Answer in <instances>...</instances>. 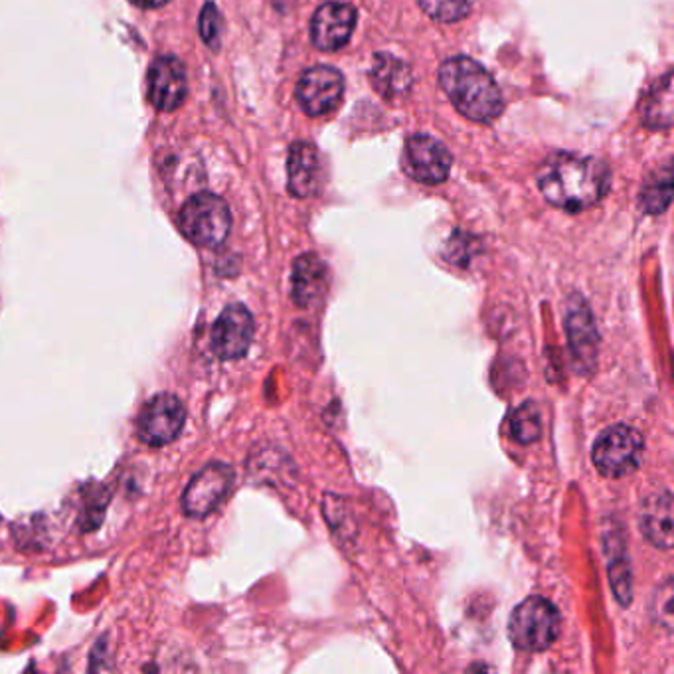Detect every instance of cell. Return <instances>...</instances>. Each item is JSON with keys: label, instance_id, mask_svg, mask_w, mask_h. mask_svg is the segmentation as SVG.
Wrapping results in <instances>:
<instances>
[{"label": "cell", "instance_id": "cell-1", "mask_svg": "<svg viewBox=\"0 0 674 674\" xmlns=\"http://www.w3.org/2000/svg\"><path fill=\"white\" fill-rule=\"evenodd\" d=\"M538 186L544 198L561 211H586L609 193L612 170L599 158L556 153L538 170Z\"/></svg>", "mask_w": 674, "mask_h": 674}, {"label": "cell", "instance_id": "cell-2", "mask_svg": "<svg viewBox=\"0 0 674 674\" xmlns=\"http://www.w3.org/2000/svg\"><path fill=\"white\" fill-rule=\"evenodd\" d=\"M439 84L459 114L477 123L495 121L505 104L499 86L479 61L456 56L441 64Z\"/></svg>", "mask_w": 674, "mask_h": 674}, {"label": "cell", "instance_id": "cell-3", "mask_svg": "<svg viewBox=\"0 0 674 674\" xmlns=\"http://www.w3.org/2000/svg\"><path fill=\"white\" fill-rule=\"evenodd\" d=\"M561 619L556 605L546 597L533 596L515 607L508 619V639L526 653L551 647L560 637Z\"/></svg>", "mask_w": 674, "mask_h": 674}, {"label": "cell", "instance_id": "cell-4", "mask_svg": "<svg viewBox=\"0 0 674 674\" xmlns=\"http://www.w3.org/2000/svg\"><path fill=\"white\" fill-rule=\"evenodd\" d=\"M183 236L198 247H219L229 236L232 212L224 198L216 194H194L184 202L178 214Z\"/></svg>", "mask_w": 674, "mask_h": 674}, {"label": "cell", "instance_id": "cell-5", "mask_svg": "<svg viewBox=\"0 0 674 674\" xmlns=\"http://www.w3.org/2000/svg\"><path fill=\"white\" fill-rule=\"evenodd\" d=\"M643 453L645 439L639 431L625 423H617L605 429L597 438L596 446L592 449V461L604 477L619 479L639 467Z\"/></svg>", "mask_w": 674, "mask_h": 674}, {"label": "cell", "instance_id": "cell-6", "mask_svg": "<svg viewBox=\"0 0 674 674\" xmlns=\"http://www.w3.org/2000/svg\"><path fill=\"white\" fill-rule=\"evenodd\" d=\"M234 485V469L226 463L206 465L184 489L183 510L193 518L212 515L228 497Z\"/></svg>", "mask_w": 674, "mask_h": 674}, {"label": "cell", "instance_id": "cell-7", "mask_svg": "<svg viewBox=\"0 0 674 674\" xmlns=\"http://www.w3.org/2000/svg\"><path fill=\"white\" fill-rule=\"evenodd\" d=\"M451 165L453 158L446 145L429 135H413L403 147V173L416 183L429 186L446 183Z\"/></svg>", "mask_w": 674, "mask_h": 674}, {"label": "cell", "instance_id": "cell-8", "mask_svg": "<svg viewBox=\"0 0 674 674\" xmlns=\"http://www.w3.org/2000/svg\"><path fill=\"white\" fill-rule=\"evenodd\" d=\"M184 421L186 410L183 402L173 394H158L143 408L137 431L145 446L165 447L180 436Z\"/></svg>", "mask_w": 674, "mask_h": 674}, {"label": "cell", "instance_id": "cell-9", "mask_svg": "<svg viewBox=\"0 0 674 674\" xmlns=\"http://www.w3.org/2000/svg\"><path fill=\"white\" fill-rule=\"evenodd\" d=\"M566 331H568L569 351L574 367L579 374H589L597 367V334L596 319L592 309L582 295H574L566 305Z\"/></svg>", "mask_w": 674, "mask_h": 674}, {"label": "cell", "instance_id": "cell-10", "mask_svg": "<svg viewBox=\"0 0 674 674\" xmlns=\"http://www.w3.org/2000/svg\"><path fill=\"white\" fill-rule=\"evenodd\" d=\"M254 316L242 303H232L219 313L212 326V351L222 360L242 359L254 341Z\"/></svg>", "mask_w": 674, "mask_h": 674}, {"label": "cell", "instance_id": "cell-11", "mask_svg": "<svg viewBox=\"0 0 674 674\" xmlns=\"http://www.w3.org/2000/svg\"><path fill=\"white\" fill-rule=\"evenodd\" d=\"M344 79L339 70L319 64L306 70L297 84V101L306 115L333 114L341 106Z\"/></svg>", "mask_w": 674, "mask_h": 674}, {"label": "cell", "instance_id": "cell-12", "mask_svg": "<svg viewBox=\"0 0 674 674\" xmlns=\"http://www.w3.org/2000/svg\"><path fill=\"white\" fill-rule=\"evenodd\" d=\"M356 28V10L346 2H324L311 20L313 45L323 52H336L349 45Z\"/></svg>", "mask_w": 674, "mask_h": 674}, {"label": "cell", "instance_id": "cell-13", "mask_svg": "<svg viewBox=\"0 0 674 674\" xmlns=\"http://www.w3.org/2000/svg\"><path fill=\"white\" fill-rule=\"evenodd\" d=\"M188 94V78L183 61L163 56L149 70V101L157 111H176Z\"/></svg>", "mask_w": 674, "mask_h": 674}, {"label": "cell", "instance_id": "cell-14", "mask_svg": "<svg viewBox=\"0 0 674 674\" xmlns=\"http://www.w3.org/2000/svg\"><path fill=\"white\" fill-rule=\"evenodd\" d=\"M324 183V165L321 153L313 143H293L287 158V186L295 198H311Z\"/></svg>", "mask_w": 674, "mask_h": 674}, {"label": "cell", "instance_id": "cell-15", "mask_svg": "<svg viewBox=\"0 0 674 674\" xmlns=\"http://www.w3.org/2000/svg\"><path fill=\"white\" fill-rule=\"evenodd\" d=\"M329 287V270L316 254L299 255L291 273V297L301 309L313 306Z\"/></svg>", "mask_w": 674, "mask_h": 674}, {"label": "cell", "instance_id": "cell-16", "mask_svg": "<svg viewBox=\"0 0 674 674\" xmlns=\"http://www.w3.org/2000/svg\"><path fill=\"white\" fill-rule=\"evenodd\" d=\"M641 533L661 550L673 548V497L661 490L643 500L639 512Z\"/></svg>", "mask_w": 674, "mask_h": 674}, {"label": "cell", "instance_id": "cell-17", "mask_svg": "<svg viewBox=\"0 0 674 674\" xmlns=\"http://www.w3.org/2000/svg\"><path fill=\"white\" fill-rule=\"evenodd\" d=\"M370 81L384 99H400L412 91V68L392 53H377L370 66Z\"/></svg>", "mask_w": 674, "mask_h": 674}, {"label": "cell", "instance_id": "cell-18", "mask_svg": "<svg viewBox=\"0 0 674 674\" xmlns=\"http://www.w3.org/2000/svg\"><path fill=\"white\" fill-rule=\"evenodd\" d=\"M641 121L651 129H668L673 125V74L666 71L641 99Z\"/></svg>", "mask_w": 674, "mask_h": 674}, {"label": "cell", "instance_id": "cell-19", "mask_svg": "<svg viewBox=\"0 0 674 674\" xmlns=\"http://www.w3.org/2000/svg\"><path fill=\"white\" fill-rule=\"evenodd\" d=\"M673 201V168L671 163L657 168L641 186L639 206L647 214H663Z\"/></svg>", "mask_w": 674, "mask_h": 674}, {"label": "cell", "instance_id": "cell-20", "mask_svg": "<svg viewBox=\"0 0 674 674\" xmlns=\"http://www.w3.org/2000/svg\"><path fill=\"white\" fill-rule=\"evenodd\" d=\"M510 431H512V438L517 439L518 443L528 446V443H535L543 436V418L540 412L536 408V403L526 402L525 406H520L512 421H510Z\"/></svg>", "mask_w": 674, "mask_h": 674}, {"label": "cell", "instance_id": "cell-21", "mask_svg": "<svg viewBox=\"0 0 674 674\" xmlns=\"http://www.w3.org/2000/svg\"><path fill=\"white\" fill-rule=\"evenodd\" d=\"M475 0H420L426 14L439 22H457L473 9Z\"/></svg>", "mask_w": 674, "mask_h": 674}, {"label": "cell", "instance_id": "cell-22", "mask_svg": "<svg viewBox=\"0 0 674 674\" xmlns=\"http://www.w3.org/2000/svg\"><path fill=\"white\" fill-rule=\"evenodd\" d=\"M222 30H224V22L219 10L214 2H206L201 14V36L212 50H218L222 45Z\"/></svg>", "mask_w": 674, "mask_h": 674}, {"label": "cell", "instance_id": "cell-23", "mask_svg": "<svg viewBox=\"0 0 674 674\" xmlns=\"http://www.w3.org/2000/svg\"><path fill=\"white\" fill-rule=\"evenodd\" d=\"M609 584H612L615 597L622 602L623 605L631 604V569L629 560H613L609 566Z\"/></svg>", "mask_w": 674, "mask_h": 674}, {"label": "cell", "instance_id": "cell-24", "mask_svg": "<svg viewBox=\"0 0 674 674\" xmlns=\"http://www.w3.org/2000/svg\"><path fill=\"white\" fill-rule=\"evenodd\" d=\"M135 7H139V9L153 10L160 9V7H165L168 0H131Z\"/></svg>", "mask_w": 674, "mask_h": 674}]
</instances>
